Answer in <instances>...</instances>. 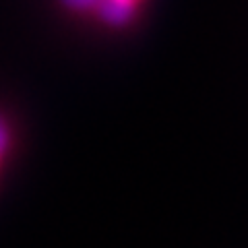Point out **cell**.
I'll return each instance as SVG.
<instances>
[{"mask_svg":"<svg viewBox=\"0 0 248 248\" xmlns=\"http://www.w3.org/2000/svg\"><path fill=\"white\" fill-rule=\"evenodd\" d=\"M6 147H9V128H6L4 120L0 118V157L6 151Z\"/></svg>","mask_w":248,"mask_h":248,"instance_id":"obj_3","label":"cell"},{"mask_svg":"<svg viewBox=\"0 0 248 248\" xmlns=\"http://www.w3.org/2000/svg\"><path fill=\"white\" fill-rule=\"evenodd\" d=\"M95 11L110 27H124L135 19L137 0H99Z\"/></svg>","mask_w":248,"mask_h":248,"instance_id":"obj_1","label":"cell"},{"mask_svg":"<svg viewBox=\"0 0 248 248\" xmlns=\"http://www.w3.org/2000/svg\"><path fill=\"white\" fill-rule=\"evenodd\" d=\"M73 11H91L99 4V0H62Z\"/></svg>","mask_w":248,"mask_h":248,"instance_id":"obj_2","label":"cell"}]
</instances>
